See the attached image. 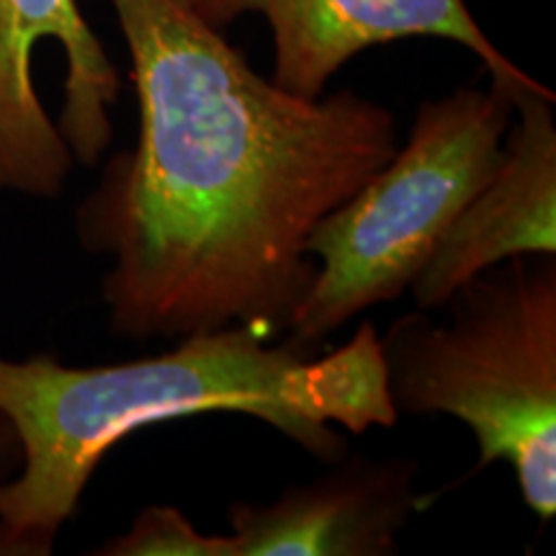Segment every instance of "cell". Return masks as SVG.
Here are the masks:
<instances>
[{"label":"cell","mask_w":556,"mask_h":556,"mask_svg":"<svg viewBox=\"0 0 556 556\" xmlns=\"http://www.w3.org/2000/svg\"><path fill=\"white\" fill-rule=\"evenodd\" d=\"M139 103L135 150L80 206L111 328L274 336L315 281L307 238L397 150L392 111L353 90L302 99L255 73L186 0H111Z\"/></svg>","instance_id":"6da1fadb"},{"label":"cell","mask_w":556,"mask_h":556,"mask_svg":"<svg viewBox=\"0 0 556 556\" xmlns=\"http://www.w3.org/2000/svg\"><path fill=\"white\" fill-rule=\"evenodd\" d=\"M180 340L168 353L93 368L0 358V413L24 454L21 475L0 484V556L50 554L101 458L148 426L242 413L338 464V428L361 435L400 417L371 323L330 353L294 340L266 345L268 336L245 325Z\"/></svg>","instance_id":"7a4b0ae2"},{"label":"cell","mask_w":556,"mask_h":556,"mask_svg":"<svg viewBox=\"0 0 556 556\" xmlns=\"http://www.w3.org/2000/svg\"><path fill=\"white\" fill-rule=\"evenodd\" d=\"M446 323L400 317L379 338L387 392L407 415H451L475 433L477 471H516L533 516L556 513V263L518 255L448 296Z\"/></svg>","instance_id":"3957f363"},{"label":"cell","mask_w":556,"mask_h":556,"mask_svg":"<svg viewBox=\"0 0 556 556\" xmlns=\"http://www.w3.org/2000/svg\"><path fill=\"white\" fill-rule=\"evenodd\" d=\"M516 88L523 86L490 80V88H458L417 109L405 148L312 229L307 253L317 274L291 317L289 340L317 348L348 319L413 287L497 170Z\"/></svg>","instance_id":"277c9868"},{"label":"cell","mask_w":556,"mask_h":556,"mask_svg":"<svg viewBox=\"0 0 556 556\" xmlns=\"http://www.w3.org/2000/svg\"><path fill=\"white\" fill-rule=\"evenodd\" d=\"M122 80L75 0H0V189L58 197L114 137Z\"/></svg>","instance_id":"5b68a950"},{"label":"cell","mask_w":556,"mask_h":556,"mask_svg":"<svg viewBox=\"0 0 556 556\" xmlns=\"http://www.w3.org/2000/svg\"><path fill=\"white\" fill-rule=\"evenodd\" d=\"M199 18L225 29L258 13L274 37L270 80L302 99L325 96L348 62L371 47L409 37H433L467 47L490 80L539 86L486 37L464 0H186Z\"/></svg>","instance_id":"8992f818"},{"label":"cell","mask_w":556,"mask_h":556,"mask_svg":"<svg viewBox=\"0 0 556 556\" xmlns=\"http://www.w3.org/2000/svg\"><path fill=\"white\" fill-rule=\"evenodd\" d=\"M554 90H513V124L503 160L464 206L415 278L417 309H441L482 270L518 255L556 253V122Z\"/></svg>","instance_id":"52a82bcc"},{"label":"cell","mask_w":556,"mask_h":556,"mask_svg":"<svg viewBox=\"0 0 556 556\" xmlns=\"http://www.w3.org/2000/svg\"><path fill=\"white\" fill-rule=\"evenodd\" d=\"M413 462L356 458L274 503H235L219 556H389L420 500Z\"/></svg>","instance_id":"ba28073f"},{"label":"cell","mask_w":556,"mask_h":556,"mask_svg":"<svg viewBox=\"0 0 556 556\" xmlns=\"http://www.w3.org/2000/svg\"><path fill=\"white\" fill-rule=\"evenodd\" d=\"M99 554L111 556H219V536L197 531L178 507L150 505L124 536L109 541Z\"/></svg>","instance_id":"9c48e42d"},{"label":"cell","mask_w":556,"mask_h":556,"mask_svg":"<svg viewBox=\"0 0 556 556\" xmlns=\"http://www.w3.org/2000/svg\"><path fill=\"white\" fill-rule=\"evenodd\" d=\"M16 451H18V438L13 433L9 417L0 413V462L9 458L11 454H16Z\"/></svg>","instance_id":"30bf717a"}]
</instances>
